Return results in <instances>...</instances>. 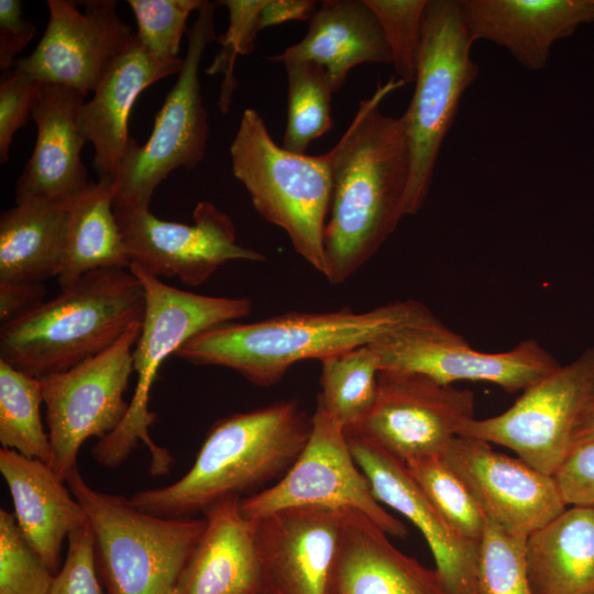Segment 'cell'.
I'll list each match as a JSON object with an SVG mask.
<instances>
[{
  "label": "cell",
  "mask_w": 594,
  "mask_h": 594,
  "mask_svg": "<svg viewBox=\"0 0 594 594\" xmlns=\"http://www.w3.org/2000/svg\"><path fill=\"white\" fill-rule=\"evenodd\" d=\"M405 85L391 77L360 102L331 148L333 193L324 230L327 273L332 285L353 276L380 250L405 216L410 150L404 116L380 110Z\"/></svg>",
  "instance_id": "cell-1"
},
{
  "label": "cell",
  "mask_w": 594,
  "mask_h": 594,
  "mask_svg": "<svg viewBox=\"0 0 594 594\" xmlns=\"http://www.w3.org/2000/svg\"><path fill=\"white\" fill-rule=\"evenodd\" d=\"M435 318L416 300L395 301L363 312H286L251 323L232 321L186 341L175 356L195 364L230 369L268 387L305 360L324 358L375 343L399 330Z\"/></svg>",
  "instance_id": "cell-2"
},
{
  "label": "cell",
  "mask_w": 594,
  "mask_h": 594,
  "mask_svg": "<svg viewBox=\"0 0 594 594\" xmlns=\"http://www.w3.org/2000/svg\"><path fill=\"white\" fill-rule=\"evenodd\" d=\"M312 419L296 400H282L212 424L196 459L172 484L134 493L135 508L167 518L195 517L280 479L304 450ZM242 498V497H241Z\"/></svg>",
  "instance_id": "cell-3"
},
{
  "label": "cell",
  "mask_w": 594,
  "mask_h": 594,
  "mask_svg": "<svg viewBox=\"0 0 594 594\" xmlns=\"http://www.w3.org/2000/svg\"><path fill=\"white\" fill-rule=\"evenodd\" d=\"M144 311L130 268L91 271L1 323L0 360L37 378L67 371L112 345Z\"/></svg>",
  "instance_id": "cell-4"
},
{
  "label": "cell",
  "mask_w": 594,
  "mask_h": 594,
  "mask_svg": "<svg viewBox=\"0 0 594 594\" xmlns=\"http://www.w3.org/2000/svg\"><path fill=\"white\" fill-rule=\"evenodd\" d=\"M130 271L145 294L141 334L133 350L136 386L125 417L113 432L95 443L91 455L99 465L113 469L143 443L151 455V474L161 476L174 464L170 452L156 444L148 432L156 421L148 408L150 394L161 365L194 336L249 316L253 304L248 297L207 296L176 288L135 264Z\"/></svg>",
  "instance_id": "cell-5"
},
{
  "label": "cell",
  "mask_w": 594,
  "mask_h": 594,
  "mask_svg": "<svg viewBox=\"0 0 594 594\" xmlns=\"http://www.w3.org/2000/svg\"><path fill=\"white\" fill-rule=\"evenodd\" d=\"M66 484L88 517L105 594H174L205 517L144 513L123 496L91 487L78 468Z\"/></svg>",
  "instance_id": "cell-6"
},
{
  "label": "cell",
  "mask_w": 594,
  "mask_h": 594,
  "mask_svg": "<svg viewBox=\"0 0 594 594\" xmlns=\"http://www.w3.org/2000/svg\"><path fill=\"white\" fill-rule=\"evenodd\" d=\"M232 170L255 210L282 228L294 250L323 276L324 230L333 193L330 152L311 156L277 145L255 109H245L230 145Z\"/></svg>",
  "instance_id": "cell-7"
},
{
  "label": "cell",
  "mask_w": 594,
  "mask_h": 594,
  "mask_svg": "<svg viewBox=\"0 0 594 594\" xmlns=\"http://www.w3.org/2000/svg\"><path fill=\"white\" fill-rule=\"evenodd\" d=\"M474 42L461 1L428 0L415 90L403 114L410 150L405 216H414L422 208L460 100L479 75V67L471 57Z\"/></svg>",
  "instance_id": "cell-8"
},
{
  "label": "cell",
  "mask_w": 594,
  "mask_h": 594,
  "mask_svg": "<svg viewBox=\"0 0 594 594\" xmlns=\"http://www.w3.org/2000/svg\"><path fill=\"white\" fill-rule=\"evenodd\" d=\"M216 1H206L187 31L186 55L177 80L155 116L148 140L132 139L112 182L114 210L148 209L157 186L176 168H196L204 160L209 138L208 113L202 103L199 67L207 45L216 41Z\"/></svg>",
  "instance_id": "cell-9"
},
{
  "label": "cell",
  "mask_w": 594,
  "mask_h": 594,
  "mask_svg": "<svg viewBox=\"0 0 594 594\" xmlns=\"http://www.w3.org/2000/svg\"><path fill=\"white\" fill-rule=\"evenodd\" d=\"M142 321L108 349L72 369L38 378L52 446L50 465L66 482L81 446L113 432L129 409L124 399Z\"/></svg>",
  "instance_id": "cell-10"
},
{
  "label": "cell",
  "mask_w": 594,
  "mask_h": 594,
  "mask_svg": "<svg viewBox=\"0 0 594 594\" xmlns=\"http://www.w3.org/2000/svg\"><path fill=\"white\" fill-rule=\"evenodd\" d=\"M594 395V348L524 389L499 415L465 424L460 436L503 446L552 475L572 449L578 419Z\"/></svg>",
  "instance_id": "cell-11"
},
{
  "label": "cell",
  "mask_w": 594,
  "mask_h": 594,
  "mask_svg": "<svg viewBox=\"0 0 594 594\" xmlns=\"http://www.w3.org/2000/svg\"><path fill=\"white\" fill-rule=\"evenodd\" d=\"M309 439L296 462L273 485L241 498L242 514L257 520L293 507L354 508L397 538L407 536L375 497L371 484L356 464L345 429L316 408Z\"/></svg>",
  "instance_id": "cell-12"
},
{
  "label": "cell",
  "mask_w": 594,
  "mask_h": 594,
  "mask_svg": "<svg viewBox=\"0 0 594 594\" xmlns=\"http://www.w3.org/2000/svg\"><path fill=\"white\" fill-rule=\"evenodd\" d=\"M475 395L427 375L383 370L375 402L345 432L359 435L404 463L442 455L474 419Z\"/></svg>",
  "instance_id": "cell-13"
},
{
  "label": "cell",
  "mask_w": 594,
  "mask_h": 594,
  "mask_svg": "<svg viewBox=\"0 0 594 594\" xmlns=\"http://www.w3.org/2000/svg\"><path fill=\"white\" fill-rule=\"evenodd\" d=\"M370 345L381 371L419 373L444 384L488 382L509 394L522 392L560 365L534 339L504 352L477 351L436 317Z\"/></svg>",
  "instance_id": "cell-14"
},
{
  "label": "cell",
  "mask_w": 594,
  "mask_h": 594,
  "mask_svg": "<svg viewBox=\"0 0 594 594\" xmlns=\"http://www.w3.org/2000/svg\"><path fill=\"white\" fill-rule=\"evenodd\" d=\"M114 213L131 264L157 278L199 286L228 262L265 261L262 253L238 244L232 219L208 200L195 207L193 224L161 220L150 209Z\"/></svg>",
  "instance_id": "cell-15"
},
{
  "label": "cell",
  "mask_w": 594,
  "mask_h": 594,
  "mask_svg": "<svg viewBox=\"0 0 594 594\" xmlns=\"http://www.w3.org/2000/svg\"><path fill=\"white\" fill-rule=\"evenodd\" d=\"M48 0V21L32 54L15 69L40 82L65 86L82 96L95 91L110 65L134 40L114 0Z\"/></svg>",
  "instance_id": "cell-16"
},
{
  "label": "cell",
  "mask_w": 594,
  "mask_h": 594,
  "mask_svg": "<svg viewBox=\"0 0 594 594\" xmlns=\"http://www.w3.org/2000/svg\"><path fill=\"white\" fill-rule=\"evenodd\" d=\"M442 455L485 518L514 536L527 539L568 507L552 475L486 441L459 436Z\"/></svg>",
  "instance_id": "cell-17"
},
{
  "label": "cell",
  "mask_w": 594,
  "mask_h": 594,
  "mask_svg": "<svg viewBox=\"0 0 594 594\" xmlns=\"http://www.w3.org/2000/svg\"><path fill=\"white\" fill-rule=\"evenodd\" d=\"M353 458L377 501L407 518L426 539L436 570L450 594L475 593L477 544L466 540L441 515L406 463L367 439L346 432Z\"/></svg>",
  "instance_id": "cell-18"
},
{
  "label": "cell",
  "mask_w": 594,
  "mask_h": 594,
  "mask_svg": "<svg viewBox=\"0 0 594 594\" xmlns=\"http://www.w3.org/2000/svg\"><path fill=\"white\" fill-rule=\"evenodd\" d=\"M340 510L293 507L256 520L263 594H327Z\"/></svg>",
  "instance_id": "cell-19"
},
{
  "label": "cell",
  "mask_w": 594,
  "mask_h": 594,
  "mask_svg": "<svg viewBox=\"0 0 594 594\" xmlns=\"http://www.w3.org/2000/svg\"><path fill=\"white\" fill-rule=\"evenodd\" d=\"M85 96L42 82L31 113L37 134L34 151L15 186V204L43 199L70 204L90 183L80 160L87 143L79 128Z\"/></svg>",
  "instance_id": "cell-20"
},
{
  "label": "cell",
  "mask_w": 594,
  "mask_h": 594,
  "mask_svg": "<svg viewBox=\"0 0 594 594\" xmlns=\"http://www.w3.org/2000/svg\"><path fill=\"white\" fill-rule=\"evenodd\" d=\"M339 510L327 594H450L436 569L398 550L370 517L354 508Z\"/></svg>",
  "instance_id": "cell-21"
},
{
  "label": "cell",
  "mask_w": 594,
  "mask_h": 594,
  "mask_svg": "<svg viewBox=\"0 0 594 594\" xmlns=\"http://www.w3.org/2000/svg\"><path fill=\"white\" fill-rule=\"evenodd\" d=\"M476 40L505 48L522 67L547 66L556 42L594 22V0H460Z\"/></svg>",
  "instance_id": "cell-22"
},
{
  "label": "cell",
  "mask_w": 594,
  "mask_h": 594,
  "mask_svg": "<svg viewBox=\"0 0 594 594\" xmlns=\"http://www.w3.org/2000/svg\"><path fill=\"white\" fill-rule=\"evenodd\" d=\"M184 57L162 61L147 52L136 36L110 65L90 101L79 112V128L92 143V165L99 178L117 176L132 138L129 117L139 95L154 82L178 74Z\"/></svg>",
  "instance_id": "cell-23"
},
{
  "label": "cell",
  "mask_w": 594,
  "mask_h": 594,
  "mask_svg": "<svg viewBox=\"0 0 594 594\" xmlns=\"http://www.w3.org/2000/svg\"><path fill=\"white\" fill-rule=\"evenodd\" d=\"M206 527L178 579L174 594H263L255 527L228 497L204 513Z\"/></svg>",
  "instance_id": "cell-24"
},
{
  "label": "cell",
  "mask_w": 594,
  "mask_h": 594,
  "mask_svg": "<svg viewBox=\"0 0 594 594\" xmlns=\"http://www.w3.org/2000/svg\"><path fill=\"white\" fill-rule=\"evenodd\" d=\"M0 472L12 497L19 529L56 574L63 542L88 524L86 512L46 462L1 448Z\"/></svg>",
  "instance_id": "cell-25"
},
{
  "label": "cell",
  "mask_w": 594,
  "mask_h": 594,
  "mask_svg": "<svg viewBox=\"0 0 594 594\" xmlns=\"http://www.w3.org/2000/svg\"><path fill=\"white\" fill-rule=\"evenodd\" d=\"M270 61L312 62L322 66L332 92L364 63L392 64V54L372 10L364 0H323L309 20L308 32L298 43Z\"/></svg>",
  "instance_id": "cell-26"
},
{
  "label": "cell",
  "mask_w": 594,
  "mask_h": 594,
  "mask_svg": "<svg viewBox=\"0 0 594 594\" xmlns=\"http://www.w3.org/2000/svg\"><path fill=\"white\" fill-rule=\"evenodd\" d=\"M68 228L66 205L30 199L0 217V286L40 287L57 277Z\"/></svg>",
  "instance_id": "cell-27"
},
{
  "label": "cell",
  "mask_w": 594,
  "mask_h": 594,
  "mask_svg": "<svg viewBox=\"0 0 594 594\" xmlns=\"http://www.w3.org/2000/svg\"><path fill=\"white\" fill-rule=\"evenodd\" d=\"M535 594H594V506H568L526 539Z\"/></svg>",
  "instance_id": "cell-28"
},
{
  "label": "cell",
  "mask_w": 594,
  "mask_h": 594,
  "mask_svg": "<svg viewBox=\"0 0 594 594\" xmlns=\"http://www.w3.org/2000/svg\"><path fill=\"white\" fill-rule=\"evenodd\" d=\"M112 178L90 183L67 205L68 228L62 270V288L99 268L129 270L131 261L113 209Z\"/></svg>",
  "instance_id": "cell-29"
},
{
  "label": "cell",
  "mask_w": 594,
  "mask_h": 594,
  "mask_svg": "<svg viewBox=\"0 0 594 594\" xmlns=\"http://www.w3.org/2000/svg\"><path fill=\"white\" fill-rule=\"evenodd\" d=\"M320 363L317 408L346 431L366 416L375 402L378 359L369 344L324 358Z\"/></svg>",
  "instance_id": "cell-30"
},
{
  "label": "cell",
  "mask_w": 594,
  "mask_h": 594,
  "mask_svg": "<svg viewBox=\"0 0 594 594\" xmlns=\"http://www.w3.org/2000/svg\"><path fill=\"white\" fill-rule=\"evenodd\" d=\"M40 382L0 360V442L2 448L50 463L52 446L40 407Z\"/></svg>",
  "instance_id": "cell-31"
},
{
  "label": "cell",
  "mask_w": 594,
  "mask_h": 594,
  "mask_svg": "<svg viewBox=\"0 0 594 594\" xmlns=\"http://www.w3.org/2000/svg\"><path fill=\"white\" fill-rule=\"evenodd\" d=\"M288 80L287 122L282 146L306 154L309 144L332 128V89L326 69L312 62L283 63Z\"/></svg>",
  "instance_id": "cell-32"
},
{
  "label": "cell",
  "mask_w": 594,
  "mask_h": 594,
  "mask_svg": "<svg viewBox=\"0 0 594 594\" xmlns=\"http://www.w3.org/2000/svg\"><path fill=\"white\" fill-rule=\"evenodd\" d=\"M406 465L441 515L466 540L479 546L486 518L462 479L443 455H427Z\"/></svg>",
  "instance_id": "cell-33"
},
{
  "label": "cell",
  "mask_w": 594,
  "mask_h": 594,
  "mask_svg": "<svg viewBox=\"0 0 594 594\" xmlns=\"http://www.w3.org/2000/svg\"><path fill=\"white\" fill-rule=\"evenodd\" d=\"M526 539L486 519L477 547L476 594H535L527 574Z\"/></svg>",
  "instance_id": "cell-34"
},
{
  "label": "cell",
  "mask_w": 594,
  "mask_h": 594,
  "mask_svg": "<svg viewBox=\"0 0 594 594\" xmlns=\"http://www.w3.org/2000/svg\"><path fill=\"white\" fill-rule=\"evenodd\" d=\"M55 573L30 546L13 514L0 510V594H48Z\"/></svg>",
  "instance_id": "cell-35"
},
{
  "label": "cell",
  "mask_w": 594,
  "mask_h": 594,
  "mask_svg": "<svg viewBox=\"0 0 594 594\" xmlns=\"http://www.w3.org/2000/svg\"><path fill=\"white\" fill-rule=\"evenodd\" d=\"M364 1L381 25L398 79L414 82L428 0Z\"/></svg>",
  "instance_id": "cell-36"
},
{
  "label": "cell",
  "mask_w": 594,
  "mask_h": 594,
  "mask_svg": "<svg viewBox=\"0 0 594 594\" xmlns=\"http://www.w3.org/2000/svg\"><path fill=\"white\" fill-rule=\"evenodd\" d=\"M205 0H129L136 20L135 36L156 58L174 61L186 32L187 19Z\"/></svg>",
  "instance_id": "cell-37"
},
{
  "label": "cell",
  "mask_w": 594,
  "mask_h": 594,
  "mask_svg": "<svg viewBox=\"0 0 594 594\" xmlns=\"http://www.w3.org/2000/svg\"><path fill=\"white\" fill-rule=\"evenodd\" d=\"M266 0H223L218 1L229 10V28L216 40L221 44L220 52L211 65L206 68L210 76L223 74L219 95V109L227 113L232 102L238 81L234 77V64L238 55H248L255 47L258 31V15Z\"/></svg>",
  "instance_id": "cell-38"
},
{
  "label": "cell",
  "mask_w": 594,
  "mask_h": 594,
  "mask_svg": "<svg viewBox=\"0 0 594 594\" xmlns=\"http://www.w3.org/2000/svg\"><path fill=\"white\" fill-rule=\"evenodd\" d=\"M66 559L54 576L48 594H105L95 559L89 522L67 538Z\"/></svg>",
  "instance_id": "cell-39"
},
{
  "label": "cell",
  "mask_w": 594,
  "mask_h": 594,
  "mask_svg": "<svg viewBox=\"0 0 594 594\" xmlns=\"http://www.w3.org/2000/svg\"><path fill=\"white\" fill-rule=\"evenodd\" d=\"M40 81L12 68L4 72L0 81V162L9 161V148L15 132L32 113Z\"/></svg>",
  "instance_id": "cell-40"
},
{
  "label": "cell",
  "mask_w": 594,
  "mask_h": 594,
  "mask_svg": "<svg viewBox=\"0 0 594 594\" xmlns=\"http://www.w3.org/2000/svg\"><path fill=\"white\" fill-rule=\"evenodd\" d=\"M553 477L566 506H594V439L575 446Z\"/></svg>",
  "instance_id": "cell-41"
},
{
  "label": "cell",
  "mask_w": 594,
  "mask_h": 594,
  "mask_svg": "<svg viewBox=\"0 0 594 594\" xmlns=\"http://www.w3.org/2000/svg\"><path fill=\"white\" fill-rule=\"evenodd\" d=\"M36 34L35 25L23 18L19 0H0V68L14 67L15 56Z\"/></svg>",
  "instance_id": "cell-42"
},
{
  "label": "cell",
  "mask_w": 594,
  "mask_h": 594,
  "mask_svg": "<svg viewBox=\"0 0 594 594\" xmlns=\"http://www.w3.org/2000/svg\"><path fill=\"white\" fill-rule=\"evenodd\" d=\"M318 8L312 0H266L258 15V31L293 20H310Z\"/></svg>",
  "instance_id": "cell-43"
},
{
  "label": "cell",
  "mask_w": 594,
  "mask_h": 594,
  "mask_svg": "<svg viewBox=\"0 0 594 594\" xmlns=\"http://www.w3.org/2000/svg\"><path fill=\"white\" fill-rule=\"evenodd\" d=\"M592 439H594V395L588 399L578 419L572 438V449Z\"/></svg>",
  "instance_id": "cell-44"
},
{
  "label": "cell",
  "mask_w": 594,
  "mask_h": 594,
  "mask_svg": "<svg viewBox=\"0 0 594 594\" xmlns=\"http://www.w3.org/2000/svg\"><path fill=\"white\" fill-rule=\"evenodd\" d=\"M473 594H476V593H473Z\"/></svg>",
  "instance_id": "cell-45"
}]
</instances>
